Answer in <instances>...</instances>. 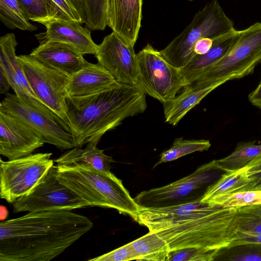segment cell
<instances>
[{"mask_svg":"<svg viewBox=\"0 0 261 261\" xmlns=\"http://www.w3.org/2000/svg\"><path fill=\"white\" fill-rule=\"evenodd\" d=\"M248 99L253 105L261 109V80L257 87L249 95Z\"/></svg>","mask_w":261,"mask_h":261,"instance_id":"f35d334b","label":"cell"},{"mask_svg":"<svg viewBox=\"0 0 261 261\" xmlns=\"http://www.w3.org/2000/svg\"><path fill=\"white\" fill-rule=\"evenodd\" d=\"M130 244L139 255V260L168 261L170 251L168 245L156 232L149 231Z\"/></svg>","mask_w":261,"mask_h":261,"instance_id":"cb8c5ba5","label":"cell"},{"mask_svg":"<svg viewBox=\"0 0 261 261\" xmlns=\"http://www.w3.org/2000/svg\"><path fill=\"white\" fill-rule=\"evenodd\" d=\"M30 20L45 25L60 18L59 11L50 0H18Z\"/></svg>","mask_w":261,"mask_h":261,"instance_id":"f546056e","label":"cell"},{"mask_svg":"<svg viewBox=\"0 0 261 261\" xmlns=\"http://www.w3.org/2000/svg\"><path fill=\"white\" fill-rule=\"evenodd\" d=\"M211 146L210 142L207 140H186L182 137L177 138L169 149L161 153L159 160L153 168L196 151L207 150Z\"/></svg>","mask_w":261,"mask_h":261,"instance_id":"83f0119b","label":"cell"},{"mask_svg":"<svg viewBox=\"0 0 261 261\" xmlns=\"http://www.w3.org/2000/svg\"><path fill=\"white\" fill-rule=\"evenodd\" d=\"M98 63L120 83L137 84V55L134 46L113 32L98 45Z\"/></svg>","mask_w":261,"mask_h":261,"instance_id":"4fadbf2b","label":"cell"},{"mask_svg":"<svg viewBox=\"0 0 261 261\" xmlns=\"http://www.w3.org/2000/svg\"><path fill=\"white\" fill-rule=\"evenodd\" d=\"M44 142L18 119L0 111V154L14 160L32 154Z\"/></svg>","mask_w":261,"mask_h":261,"instance_id":"9a60e30c","label":"cell"},{"mask_svg":"<svg viewBox=\"0 0 261 261\" xmlns=\"http://www.w3.org/2000/svg\"><path fill=\"white\" fill-rule=\"evenodd\" d=\"M261 61V22L238 31L226 54L186 86L204 87L241 79L252 73Z\"/></svg>","mask_w":261,"mask_h":261,"instance_id":"8992f818","label":"cell"},{"mask_svg":"<svg viewBox=\"0 0 261 261\" xmlns=\"http://www.w3.org/2000/svg\"><path fill=\"white\" fill-rule=\"evenodd\" d=\"M0 19L10 29L30 32L37 30L32 24L23 7L18 0H0Z\"/></svg>","mask_w":261,"mask_h":261,"instance_id":"484cf974","label":"cell"},{"mask_svg":"<svg viewBox=\"0 0 261 261\" xmlns=\"http://www.w3.org/2000/svg\"><path fill=\"white\" fill-rule=\"evenodd\" d=\"M139 255L136 252L130 243L112 251L96 257L90 261H128L139 260Z\"/></svg>","mask_w":261,"mask_h":261,"instance_id":"e575fe53","label":"cell"},{"mask_svg":"<svg viewBox=\"0 0 261 261\" xmlns=\"http://www.w3.org/2000/svg\"><path fill=\"white\" fill-rule=\"evenodd\" d=\"M216 250L196 247L171 250L168 261H213Z\"/></svg>","mask_w":261,"mask_h":261,"instance_id":"836d02e7","label":"cell"},{"mask_svg":"<svg viewBox=\"0 0 261 261\" xmlns=\"http://www.w3.org/2000/svg\"><path fill=\"white\" fill-rule=\"evenodd\" d=\"M205 203L224 207H242L261 204V191L239 192L217 196L207 200Z\"/></svg>","mask_w":261,"mask_h":261,"instance_id":"1f68e13d","label":"cell"},{"mask_svg":"<svg viewBox=\"0 0 261 261\" xmlns=\"http://www.w3.org/2000/svg\"><path fill=\"white\" fill-rule=\"evenodd\" d=\"M136 55L137 84L146 94L163 104L186 87L179 69L168 62L151 44H147Z\"/></svg>","mask_w":261,"mask_h":261,"instance_id":"52a82bcc","label":"cell"},{"mask_svg":"<svg viewBox=\"0 0 261 261\" xmlns=\"http://www.w3.org/2000/svg\"><path fill=\"white\" fill-rule=\"evenodd\" d=\"M15 35L7 33L0 38V68L4 71L11 87L24 103L49 115L54 113L35 95L25 78L17 59Z\"/></svg>","mask_w":261,"mask_h":261,"instance_id":"5bb4252c","label":"cell"},{"mask_svg":"<svg viewBox=\"0 0 261 261\" xmlns=\"http://www.w3.org/2000/svg\"><path fill=\"white\" fill-rule=\"evenodd\" d=\"M200 198L159 207L139 206L136 221L160 236L170 251L189 247L218 250L229 245L238 231V207L211 206Z\"/></svg>","mask_w":261,"mask_h":261,"instance_id":"6da1fadb","label":"cell"},{"mask_svg":"<svg viewBox=\"0 0 261 261\" xmlns=\"http://www.w3.org/2000/svg\"><path fill=\"white\" fill-rule=\"evenodd\" d=\"M143 0H109L108 26L135 45L141 27Z\"/></svg>","mask_w":261,"mask_h":261,"instance_id":"e0dca14e","label":"cell"},{"mask_svg":"<svg viewBox=\"0 0 261 261\" xmlns=\"http://www.w3.org/2000/svg\"><path fill=\"white\" fill-rule=\"evenodd\" d=\"M60 181L87 202L89 206L117 210L137 219L139 205L111 171L97 169L89 164L58 165Z\"/></svg>","mask_w":261,"mask_h":261,"instance_id":"277c9868","label":"cell"},{"mask_svg":"<svg viewBox=\"0 0 261 261\" xmlns=\"http://www.w3.org/2000/svg\"><path fill=\"white\" fill-rule=\"evenodd\" d=\"M85 14L86 27L103 31L108 26L109 0H80Z\"/></svg>","mask_w":261,"mask_h":261,"instance_id":"f1b7e54d","label":"cell"},{"mask_svg":"<svg viewBox=\"0 0 261 261\" xmlns=\"http://www.w3.org/2000/svg\"><path fill=\"white\" fill-rule=\"evenodd\" d=\"M0 111L20 120L44 143L55 145L61 150L75 147L73 135L65 130L55 117L27 105L16 94H6L1 102Z\"/></svg>","mask_w":261,"mask_h":261,"instance_id":"7c38bea8","label":"cell"},{"mask_svg":"<svg viewBox=\"0 0 261 261\" xmlns=\"http://www.w3.org/2000/svg\"><path fill=\"white\" fill-rule=\"evenodd\" d=\"M260 154L261 144H256L253 142H242L229 155L216 161L222 171H233L246 166Z\"/></svg>","mask_w":261,"mask_h":261,"instance_id":"d4e9b609","label":"cell"},{"mask_svg":"<svg viewBox=\"0 0 261 261\" xmlns=\"http://www.w3.org/2000/svg\"><path fill=\"white\" fill-rule=\"evenodd\" d=\"M247 168L249 191H261V167Z\"/></svg>","mask_w":261,"mask_h":261,"instance_id":"d590c367","label":"cell"},{"mask_svg":"<svg viewBox=\"0 0 261 261\" xmlns=\"http://www.w3.org/2000/svg\"><path fill=\"white\" fill-rule=\"evenodd\" d=\"M237 33L238 30H236L214 40L213 45L207 53L195 56L186 66L179 69L186 86L197 79L226 54L232 45Z\"/></svg>","mask_w":261,"mask_h":261,"instance_id":"ffe728a7","label":"cell"},{"mask_svg":"<svg viewBox=\"0 0 261 261\" xmlns=\"http://www.w3.org/2000/svg\"><path fill=\"white\" fill-rule=\"evenodd\" d=\"M146 93L138 84L116 82L100 93L66 98L67 117L64 128L73 136L75 147L97 145L108 131L125 118L143 113L147 107Z\"/></svg>","mask_w":261,"mask_h":261,"instance_id":"3957f363","label":"cell"},{"mask_svg":"<svg viewBox=\"0 0 261 261\" xmlns=\"http://www.w3.org/2000/svg\"><path fill=\"white\" fill-rule=\"evenodd\" d=\"M44 26L46 31L36 34L39 43L57 42L68 44L84 55L96 54L98 45L92 40L91 30L81 24L57 18Z\"/></svg>","mask_w":261,"mask_h":261,"instance_id":"2e32d148","label":"cell"},{"mask_svg":"<svg viewBox=\"0 0 261 261\" xmlns=\"http://www.w3.org/2000/svg\"><path fill=\"white\" fill-rule=\"evenodd\" d=\"M0 220L2 221L7 217L8 211L5 206L1 205L0 207Z\"/></svg>","mask_w":261,"mask_h":261,"instance_id":"60d3db41","label":"cell"},{"mask_svg":"<svg viewBox=\"0 0 261 261\" xmlns=\"http://www.w3.org/2000/svg\"><path fill=\"white\" fill-rule=\"evenodd\" d=\"M188 1H191H191H194V0H188Z\"/></svg>","mask_w":261,"mask_h":261,"instance_id":"b9f144b4","label":"cell"},{"mask_svg":"<svg viewBox=\"0 0 261 261\" xmlns=\"http://www.w3.org/2000/svg\"><path fill=\"white\" fill-rule=\"evenodd\" d=\"M214 260L261 261V243L228 245L216 250Z\"/></svg>","mask_w":261,"mask_h":261,"instance_id":"4316f807","label":"cell"},{"mask_svg":"<svg viewBox=\"0 0 261 261\" xmlns=\"http://www.w3.org/2000/svg\"><path fill=\"white\" fill-rule=\"evenodd\" d=\"M67 210L28 213L0 223V261H48L93 227Z\"/></svg>","mask_w":261,"mask_h":261,"instance_id":"7a4b0ae2","label":"cell"},{"mask_svg":"<svg viewBox=\"0 0 261 261\" xmlns=\"http://www.w3.org/2000/svg\"><path fill=\"white\" fill-rule=\"evenodd\" d=\"M246 166L233 171L225 172L206 188L200 198L204 203L210 198L226 194L249 191V179Z\"/></svg>","mask_w":261,"mask_h":261,"instance_id":"603a6c76","label":"cell"},{"mask_svg":"<svg viewBox=\"0 0 261 261\" xmlns=\"http://www.w3.org/2000/svg\"></svg>","mask_w":261,"mask_h":261,"instance_id":"7bdbcfd3","label":"cell"},{"mask_svg":"<svg viewBox=\"0 0 261 261\" xmlns=\"http://www.w3.org/2000/svg\"><path fill=\"white\" fill-rule=\"evenodd\" d=\"M58 165L89 164L95 168L105 172H110L113 158L104 153L97 145L89 143L84 149L74 147L65 152L55 161Z\"/></svg>","mask_w":261,"mask_h":261,"instance_id":"7402d4cb","label":"cell"},{"mask_svg":"<svg viewBox=\"0 0 261 261\" xmlns=\"http://www.w3.org/2000/svg\"><path fill=\"white\" fill-rule=\"evenodd\" d=\"M116 82L98 63L88 62L83 68L69 76L67 91L71 97L88 96L103 92Z\"/></svg>","mask_w":261,"mask_h":261,"instance_id":"d6986e66","label":"cell"},{"mask_svg":"<svg viewBox=\"0 0 261 261\" xmlns=\"http://www.w3.org/2000/svg\"><path fill=\"white\" fill-rule=\"evenodd\" d=\"M51 153H37L0 163V196L9 203L29 192L54 165Z\"/></svg>","mask_w":261,"mask_h":261,"instance_id":"8fae6325","label":"cell"},{"mask_svg":"<svg viewBox=\"0 0 261 261\" xmlns=\"http://www.w3.org/2000/svg\"><path fill=\"white\" fill-rule=\"evenodd\" d=\"M17 59L35 95L51 110L64 127L67 117L69 76L43 64L30 55H19Z\"/></svg>","mask_w":261,"mask_h":261,"instance_id":"ba28073f","label":"cell"},{"mask_svg":"<svg viewBox=\"0 0 261 261\" xmlns=\"http://www.w3.org/2000/svg\"><path fill=\"white\" fill-rule=\"evenodd\" d=\"M11 87L10 83L3 69L0 68V93L7 92Z\"/></svg>","mask_w":261,"mask_h":261,"instance_id":"ab89813d","label":"cell"},{"mask_svg":"<svg viewBox=\"0 0 261 261\" xmlns=\"http://www.w3.org/2000/svg\"><path fill=\"white\" fill-rule=\"evenodd\" d=\"M214 40L208 37L203 38L197 41L194 47V57L207 53L213 45Z\"/></svg>","mask_w":261,"mask_h":261,"instance_id":"74e56055","label":"cell"},{"mask_svg":"<svg viewBox=\"0 0 261 261\" xmlns=\"http://www.w3.org/2000/svg\"><path fill=\"white\" fill-rule=\"evenodd\" d=\"M59 12L61 19L82 24L85 14L80 0H50Z\"/></svg>","mask_w":261,"mask_h":261,"instance_id":"d6a6232c","label":"cell"},{"mask_svg":"<svg viewBox=\"0 0 261 261\" xmlns=\"http://www.w3.org/2000/svg\"><path fill=\"white\" fill-rule=\"evenodd\" d=\"M236 217L239 232L261 234V204L238 207Z\"/></svg>","mask_w":261,"mask_h":261,"instance_id":"4dcf8cb0","label":"cell"},{"mask_svg":"<svg viewBox=\"0 0 261 261\" xmlns=\"http://www.w3.org/2000/svg\"><path fill=\"white\" fill-rule=\"evenodd\" d=\"M30 55L43 64L69 76L83 68L88 63L83 55L76 49L57 42L40 43Z\"/></svg>","mask_w":261,"mask_h":261,"instance_id":"ac0fdd59","label":"cell"},{"mask_svg":"<svg viewBox=\"0 0 261 261\" xmlns=\"http://www.w3.org/2000/svg\"><path fill=\"white\" fill-rule=\"evenodd\" d=\"M235 30L233 22L218 1L212 0L195 14L191 23L160 52L168 62L180 69L194 58V47L197 41L205 37L215 40Z\"/></svg>","mask_w":261,"mask_h":261,"instance_id":"5b68a950","label":"cell"},{"mask_svg":"<svg viewBox=\"0 0 261 261\" xmlns=\"http://www.w3.org/2000/svg\"><path fill=\"white\" fill-rule=\"evenodd\" d=\"M222 83L204 87L187 86L174 98L163 103L165 121L173 126Z\"/></svg>","mask_w":261,"mask_h":261,"instance_id":"44dd1931","label":"cell"},{"mask_svg":"<svg viewBox=\"0 0 261 261\" xmlns=\"http://www.w3.org/2000/svg\"><path fill=\"white\" fill-rule=\"evenodd\" d=\"M244 243H261V234L250 235L238 231L236 238L231 242L229 245Z\"/></svg>","mask_w":261,"mask_h":261,"instance_id":"8d00e7d4","label":"cell"},{"mask_svg":"<svg viewBox=\"0 0 261 261\" xmlns=\"http://www.w3.org/2000/svg\"><path fill=\"white\" fill-rule=\"evenodd\" d=\"M57 175V167L53 165L29 192L13 203V212L72 210L89 206L87 202L62 184Z\"/></svg>","mask_w":261,"mask_h":261,"instance_id":"30bf717a","label":"cell"},{"mask_svg":"<svg viewBox=\"0 0 261 261\" xmlns=\"http://www.w3.org/2000/svg\"><path fill=\"white\" fill-rule=\"evenodd\" d=\"M215 160L199 167L193 173L167 185L143 191L134 200L141 207H159L196 200V193L220 177Z\"/></svg>","mask_w":261,"mask_h":261,"instance_id":"9c48e42d","label":"cell"}]
</instances>
